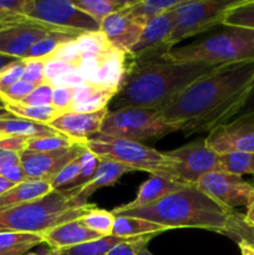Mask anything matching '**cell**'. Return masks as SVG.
Returning a JSON list of instances; mask_svg holds the SVG:
<instances>
[{
    "mask_svg": "<svg viewBox=\"0 0 254 255\" xmlns=\"http://www.w3.org/2000/svg\"><path fill=\"white\" fill-rule=\"evenodd\" d=\"M253 80L254 61L224 64L187 87L161 114L181 124L184 136L209 133L238 115Z\"/></svg>",
    "mask_w": 254,
    "mask_h": 255,
    "instance_id": "obj_1",
    "label": "cell"
},
{
    "mask_svg": "<svg viewBox=\"0 0 254 255\" xmlns=\"http://www.w3.org/2000/svg\"><path fill=\"white\" fill-rule=\"evenodd\" d=\"M222 65L197 61L157 60L127 66L119 90L109 105V111L125 107H143L161 112L174 97Z\"/></svg>",
    "mask_w": 254,
    "mask_h": 255,
    "instance_id": "obj_2",
    "label": "cell"
},
{
    "mask_svg": "<svg viewBox=\"0 0 254 255\" xmlns=\"http://www.w3.org/2000/svg\"><path fill=\"white\" fill-rule=\"evenodd\" d=\"M237 213L207 196L197 186H187L148 206L119 212L114 216L144 219L168 231L194 228L229 237L236 226Z\"/></svg>",
    "mask_w": 254,
    "mask_h": 255,
    "instance_id": "obj_3",
    "label": "cell"
},
{
    "mask_svg": "<svg viewBox=\"0 0 254 255\" xmlns=\"http://www.w3.org/2000/svg\"><path fill=\"white\" fill-rule=\"evenodd\" d=\"M79 191L80 187L57 189L34 201L0 209V233L44 234L80 219L97 206L84 201Z\"/></svg>",
    "mask_w": 254,
    "mask_h": 255,
    "instance_id": "obj_4",
    "label": "cell"
},
{
    "mask_svg": "<svg viewBox=\"0 0 254 255\" xmlns=\"http://www.w3.org/2000/svg\"><path fill=\"white\" fill-rule=\"evenodd\" d=\"M208 37L172 49L166 55L174 61H197L212 65L254 61V30L224 26Z\"/></svg>",
    "mask_w": 254,
    "mask_h": 255,
    "instance_id": "obj_5",
    "label": "cell"
},
{
    "mask_svg": "<svg viewBox=\"0 0 254 255\" xmlns=\"http://www.w3.org/2000/svg\"><path fill=\"white\" fill-rule=\"evenodd\" d=\"M85 147L99 158L119 162L132 171L147 172L181 182L176 176L177 162L167 152H159L141 142L96 133L85 141Z\"/></svg>",
    "mask_w": 254,
    "mask_h": 255,
    "instance_id": "obj_6",
    "label": "cell"
},
{
    "mask_svg": "<svg viewBox=\"0 0 254 255\" xmlns=\"http://www.w3.org/2000/svg\"><path fill=\"white\" fill-rule=\"evenodd\" d=\"M182 129L181 124L168 122L159 111L143 107H125L109 111L99 133L128 141L162 138Z\"/></svg>",
    "mask_w": 254,
    "mask_h": 255,
    "instance_id": "obj_7",
    "label": "cell"
},
{
    "mask_svg": "<svg viewBox=\"0 0 254 255\" xmlns=\"http://www.w3.org/2000/svg\"><path fill=\"white\" fill-rule=\"evenodd\" d=\"M242 0H181L174 11V26L169 37L173 49L177 42L222 25L227 12Z\"/></svg>",
    "mask_w": 254,
    "mask_h": 255,
    "instance_id": "obj_8",
    "label": "cell"
},
{
    "mask_svg": "<svg viewBox=\"0 0 254 255\" xmlns=\"http://www.w3.org/2000/svg\"><path fill=\"white\" fill-rule=\"evenodd\" d=\"M21 14L40 24L79 34L101 30L100 24L75 6L71 0H25Z\"/></svg>",
    "mask_w": 254,
    "mask_h": 255,
    "instance_id": "obj_9",
    "label": "cell"
},
{
    "mask_svg": "<svg viewBox=\"0 0 254 255\" xmlns=\"http://www.w3.org/2000/svg\"><path fill=\"white\" fill-rule=\"evenodd\" d=\"M174 26L173 9L163 12L147 22L141 37L126 54L127 66L148 64L166 57L172 50L169 45L172 30Z\"/></svg>",
    "mask_w": 254,
    "mask_h": 255,
    "instance_id": "obj_10",
    "label": "cell"
},
{
    "mask_svg": "<svg viewBox=\"0 0 254 255\" xmlns=\"http://www.w3.org/2000/svg\"><path fill=\"white\" fill-rule=\"evenodd\" d=\"M167 154L177 162V178L189 186H197L202 177L218 169L219 154L208 146L206 138L189 142Z\"/></svg>",
    "mask_w": 254,
    "mask_h": 255,
    "instance_id": "obj_11",
    "label": "cell"
},
{
    "mask_svg": "<svg viewBox=\"0 0 254 255\" xmlns=\"http://www.w3.org/2000/svg\"><path fill=\"white\" fill-rule=\"evenodd\" d=\"M197 187L223 206L234 209L248 207L254 198V187L241 176L214 171L202 177Z\"/></svg>",
    "mask_w": 254,
    "mask_h": 255,
    "instance_id": "obj_12",
    "label": "cell"
},
{
    "mask_svg": "<svg viewBox=\"0 0 254 255\" xmlns=\"http://www.w3.org/2000/svg\"><path fill=\"white\" fill-rule=\"evenodd\" d=\"M206 141L218 154L228 152L254 153V114L236 117L218 126L209 132Z\"/></svg>",
    "mask_w": 254,
    "mask_h": 255,
    "instance_id": "obj_13",
    "label": "cell"
},
{
    "mask_svg": "<svg viewBox=\"0 0 254 255\" xmlns=\"http://www.w3.org/2000/svg\"><path fill=\"white\" fill-rule=\"evenodd\" d=\"M85 149H86L85 143H81L71 148L50 152L24 151L20 153V163H21L25 179L51 182V179L66 164L77 158Z\"/></svg>",
    "mask_w": 254,
    "mask_h": 255,
    "instance_id": "obj_14",
    "label": "cell"
},
{
    "mask_svg": "<svg viewBox=\"0 0 254 255\" xmlns=\"http://www.w3.org/2000/svg\"><path fill=\"white\" fill-rule=\"evenodd\" d=\"M52 31H69V30L60 29L52 25L40 24L36 21L10 25L0 30V54L16 57V59H24L26 52L37 41H40L42 37Z\"/></svg>",
    "mask_w": 254,
    "mask_h": 255,
    "instance_id": "obj_15",
    "label": "cell"
},
{
    "mask_svg": "<svg viewBox=\"0 0 254 255\" xmlns=\"http://www.w3.org/2000/svg\"><path fill=\"white\" fill-rule=\"evenodd\" d=\"M144 26L143 22L129 16L125 7L109 15L100 25L110 44L126 54L138 41Z\"/></svg>",
    "mask_w": 254,
    "mask_h": 255,
    "instance_id": "obj_16",
    "label": "cell"
},
{
    "mask_svg": "<svg viewBox=\"0 0 254 255\" xmlns=\"http://www.w3.org/2000/svg\"><path fill=\"white\" fill-rule=\"evenodd\" d=\"M107 114L109 109H104L92 114L65 112L50 122L49 126L65 136L85 142L91 136L99 133Z\"/></svg>",
    "mask_w": 254,
    "mask_h": 255,
    "instance_id": "obj_17",
    "label": "cell"
},
{
    "mask_svg": "<svg viewBox=\"0 0 254 255\" xmlns=\"http://www.w3.org/2000/svg\"><path fill=\"white\" fill-rule=\"evenodd\" d=\"M126 52L111 46L100 56L99 66L87 82L116 94L126 74Z\"/></svg>",
    "mask_w": 254,
    "mask_h": 255,
    "instance_id": "obj_18",
    "label": "cell"
},
{
    "mask_svg": "<svg viewBox=\"0 0 254 255\" xmlns=\"http://www.w3.org/2000/svg\"><path fill=\"white\" fill-rule=\"evenodd\" d=\"M187 186H189V184H184L182 183V182L167 178V177L149 174V178L147 179V181H144L143 183L141 184V187H139L136 198L132 202H129V203L116 207V208L112 211V214L148 206V204L154 203V202L159 201V199L164 198V197L168 196V194L173 193V192L182 189L183 187Z\"/></svg>",
    "mask_w": 254,
    "mask_h": 255,
    "instance_id": "obj_19",
    "label": "cell"
},
{
    "mask_svg": "<svg viewBox=\"0 0 254 255\" xmlns=\"http://www.w3.org/2000/svg\"><path fill=\"white\" fill-rule=\"evenodd\" d=\"M44 243L51 249H65L87 242L102 238L96 232L87 228L81 219H75L69 223L60 224L42 234Z\"/></svg>",
    "mask_w": 254,
    "mask_h": 255,
    "instance_id": "obj_20",
    "label": "cell"
},
{
    "mask_svg": "<svg viewBox=\"0 0 254 255\" xmlns=\"http://www.w3.org/2000/svg\"><path fill=\"white\" fill-rule=\"evenodd\" d=\"M128 172H133L129 167L125 166V164L119 163V162L111 161V159L100 158L99 166H97L96 172H95L94 177L91 181L87 182L85 186L80 187L79 196L81 197L84 201L89 202V198L97 191V189L102 188V187H111L119 182L124 174L128 173Z\"/></svg>",
    "mask_w": 254,
    "mask_h": 255,
    "instance_id": "obj_21",
    "label": "cell"
},
{
    "mask_svg": "<svg viewBox=\"0 0 254 255\" xmlns=\"http://www.w3.org/2000/svg\"><path fill=\"white\" fill-rule=\"evenodd\" d=\"M52 189L50 182L37 181V179H26L19 184H15L12 188L0 196V209L9 208L17 204L26 203L40 198L50 193Z\"/></svg>",
    "mask_w": 254,
    "mask_h": 255,
    "instance_id": "obj_22",
    "label": "cell"
},
{
    "mask_svg": "<svg viewBox=\"0 0 254 255\" xmlns=\"http://www.w3.org/2000/svg\"><path fill=\"white\" fill-rule=\"evenodd\" d=\"M168 229L144 219L127 216H115L112 236L121 238H137L148 234H161Z\"/></svg>",
    "mask_w": 254,
    "mask_h": 255,
    "instance_id": "obj_23",
    "label": "cell"
},
{
    "mask_svg": "<svg viewBox=\"0 0 254 255\" xmlns=\"http://www.w3.org/2000/svg\"><path fill=\"white\" fill-rule=\"evenodd\" d=\"M60 133L49 125L36 124L27 120L12 117L7 120H0V137L17 136L25 138H35V137L49 136V134Z\"/></svg>",
    "mask_w": 254,
    "mask_h": 255,
    "instance_id": "obj_24",
    "label": "cell"
},
{
    "mask_svg": "<svg viewBox=\"0 0 254 255\" xmlns=\"http://www.w3.org/2000/svg\"><path fill=\"white\" fill-rule=\"evenodd\" d=\"M181 0H128L125 6L127 14L144 25L163 12L173 9Z\"/></svg>",
    "mask_w": 254,
    "mask_h": 255,
    "instance_id": "obj_25",
    "label": "cell"
},
{
    "mask_svg": "<svg viewBox=\"0 0 254 255\" xmlns=\"http://www.w3.org/2000/svg\"><path fill=\"white\" fill-rule=\"evenodd\" d=\"M44 243L42 234L0 233V255H26L30 249Z\"/></svg>",
    "mask_w": 254,
    "mask_h": 255,
    "instance_id": "obj_26",
    "label": "cell"
},
{
    "mask_svg": "<svg viewBox=\"0 0 254 255\" xmlns=\"http://www.w3.org/2000/svg\"><path fill=\"white\" fill-rule=\"evenodd\" d=\"M80 34L70 31H52L45 37H42L40 41H37L26 55L24 59H46L49 57L60 45L65 44V42L72 41V40L77 39Z\"/></svg>",
    "mask_w": 254,
    "mask_h": 255,
    "instance_id": "obj_27",
    "label": "cell"
},
{
    "mask_svg": "<svg viewBox=\"0 0 254 255\" xmlns=\"http://www.w3.org/2000/svg\"><path fill=\"white\" fill-rule=\"evenodd\" d=\"M217 171L241 176L254 174V153L253 152H228L219 154L218 169Z\"/></svg>",
    "mask_w": 254,
    "mask_h": 255,
    "instance_id": "obj_28",
    "label": "cell"
},
{
    "mask_svg": "<svg viewBox=\"0 0 254 255\" xmlns=\"http://www.w3.org/2000/svg\"><path fill=\"white\" fill-rule=\"evenodd\" d=\"M133 238H121L116 236H106L96 241L79 244L71 248L60 249L61 255H106L111 249L124 242L131 241Z\"/></svg>",
    "mask_w": 254,
    "mask_h": 255,
    "instance_id": "obj_29",
    "label": "cell"
},
{
    "mask_svg": "<svg viewBox=\"0 0 254 255\" xmlns=\"http://www.w3.org/2000/svg\"><path fill=\"white\" fill-rule=\"evenodd\" d=\"M72 2L75 6H77L85 14L92 17L97 24L101 25V22L109 15L126 6L128 0H125V1H120V0H72Z\"/></svg>",
    "mask_w": 254,
    "mask_h": 255,
    "instance_id": "obj_30",
    "label": "cell"
},
{
    "mask_svg": "<svg viewBox=\"0 0 254 255\" xmlns=\"http://www.w3.org/2000/svg\"><path fill=\"white\" fill-rule=\"evenodd\" d=\"M7 111L19 119L27 120V121L36 122V124L49 125L54 121L57 116H60V112L56 111L52 106L36 107L27 106L22 104H5Z\"/></svg>",
    "mask_w": 254,
    "mask_h": 255,
    "instance_id": "obj_31",
    "label": "cell"
},
{
    "mask_svg": "<svg viewBox=\"0 0 254 255\" xmlns=\"http://www.w3.org/2000/svg\"><path fill=\"white\" fill-rule=\"evenodd\" d=\"M81 143H85V142H80L77 141V139L71 138V137L65 136V134L62 133H55V134H49V136L30 138L29 142H27L26 151H34V152L57 151V149L71 148V147L76 146V144H81Z\"/></svg>",
    "mask_w": 254,
    "mask_h": 255,
    "instance_id": "obj_32",
    "label": "cell"
},
{
    "mask_svg": "<svg viewBox=\"0 0 254 255\" xmlns=\"http://www.w3.org/2000/svg\"><path fill=\"white\" fill-rule=\"evenodd\" d=\"M222 26L246 27L254 30V0H242L224 16Z\"/></svg>",
    "mask_w": 254,
    "mask_h": 255,
    "instance_id": "obj_33",
    "label": "cell"
},
{
    "mask_svg": "<svg viewBox=\"0 0 254 255\" xmlns=\"http://www.w3.org/2000/svg\"><path fill=\"white\" fill-rule=\"evenodd\" d=\"M80 219L87 228L96 232L100 236L106 237L112 234V228H114L115 223V216L112 214V212H107L96 207V208L87 212Z\"/></svg>",
    "mask_w": 254,
    "mask_h": 255,
    "instance_id": "obj_34",
    "label": "cell"
},
{
    "mask_svg": "<svg viewBox=\"0 0 254 255\" xmlns=\"http://www.w3.org/2000/svg\"><path fill=\"white\" fill-rule=\"evenodd\" d=\"M76 44L81 51V57L91 56V55H102L112 46L107 40L106 35L101 30L80 35L76 39Z\"/></svg>",
    "mask_w": 254,
    "mask_h": 255,
    "instance_id": "obj_35",
    "label": "cell"
},
{
    "mask_svg": "<svg viewBox=\"0 0 254 255\" xmlns=\"http://www.w3.org/2000/svg\"><path fill=\"white\" fill-rule=\"evenodd\" d=\"M84 153V152H82ZM81 153V154H82ZM81 154L74 161L70 162L69 164L64 167L54 178L50 182L52 191H57V189H69L75 182V179L79 177L80 169H81Z\"/></svg>",
    "mask_w": 254,
    "mask_h": 255,
    "instance_id": "obj_36",
    "label": "cell"
},
{
    "mask_svg": "<svg viewBox=\"0 0 254 255\" xmlns=\"http://www.w3.org/2000/svg\"><path fill=\"white\" fill-rule=\"evenodd\" d=\"M25 0H0V22L21 24L34 21L21 14Z\"/></svg>",
    "mask_w": 254,
    "mask_h": 255,
    "instance_id": "obj_37",
    "label": "cell"
},
{
    "mask_svg": "<svg viewBox=\"0 0 254 255\" xmlns=\"http://www.w3.org/2000/svg\"><path fill=\"white\" fill-rule=\"evenodd\" d=\"M46 60H57V61H61L64 64L79 67L80 61H81V51L77 46L76 39L60 45L49 57L45 59V61Z\"/></svg>",
    "mask_w": 254,
    "mask_h": 255,
    "instance_id": "obj_38",
    "label": "cell"
},
{
    "mask_svg": "<svg viewBox=\"0 0 254 255\" xmlns=\"http://www.w3.org/2000/svg\"><path fill=\"white\" fill-rule=\"evenodd\" d=\"M81 169H80V174L75 182L72 183V186L70 188H75V187H82L87 183V182L91 181V178L94 177L95 172H96L97 166H99L100 158L97 156H95L94 153L89 151V149H85L84 153L81 154ZM69 188V189H70Z\"/></svg>",
    "mask_w": 254,
    "mask_h": 255,
    "instance_id": "obj_39",
    "label": "cell"
},
{
    "mask_svg": "<svg viewBox=\"0 0 254 255\" xmlns=\"http://www.w3.org/2000/svg\"><path fill=\"white\" fill-rule=\"evenodd\" d=\"M25 71V60L19 59L7 65L0 71V95L4 94L10 86L22 79Z\"/></svg>",
    "mask_w": 254,
    "mask_h": 255,
    "instance_id": "obj_40",
    "label": "cell"
},
{
    "mask_svg": "<svg viewBox=\"0 0 254 255\" xmlns=\"http://www.w3.org/2000/svg\"><path fill=\"white\" fill-rule=\"evenodd\" d=\"M156 236H158V234H148V236L137 237L131 241L124 242V243L119 244L114 249H111L106 255H138L139 252L146 248L149 241Z\"/></svg>",
    "mask_w": 254,
    "mask_h": 255,
    "instance_id": "obj_41",
    "label": "cell"
},
{
    "mask_svg": "<svg viewBox=\"0 0 254 255\" xmlns=\"http://www.w3.org/2000/svg\"><path fill=\"white\" fill-rule=\"evenodd\" d=\"M36 87V85L31 84V82L20 80V81L15 82L12 86H10L4 94L0 95V99H2V101H4L5 104H20V102H21L25 97L29 96Z\"/></svg>",
    "mask_w": 254,
    "mask_h": 255,
    "instance_id": "obj_42",
    "label": "cell"
},
{
    "mask_svg": "<svg viewBox=\"0 0 254 255\" xmlns=\"http://www.w3.org/2000/svg\"><path fill=\"white\" fill-rule=\"evenodd\" d=\"M52 90L54 86L47 82L37 86L29 96L25 97L20 104L27 105V106H36V107H45L51 106L52 100Z\"/></svg>",
    "mask_w": 254,
    "mask_h": 255,
    "instance_id": "obj_43",
    "label": "cell"
},
{
    "mask_svg": "<svg viewBox=\"0 0 254 255\" xmlns=\"http://www.w3.org/2000/svg\"><path fill=\"white\" fill-rule=\"evenodd\" d=\"M25 60V71L22 75L24 81L31 82V84L40 86L45 84L44 77V67L45 60L44 59H24Z\"/></svg>",
    "mask_w": 254,
    "mask_h": 255,
    "instance_id": "obj_44",
    "label": "cell"
},
{
    "mask_svg": "<svg viewBox=\"0 0 254 255\" xmlns=\"http://www.w3.org/2000/svg\"><path fill=\"white\" fill-rule=\"evenodd\" d=\"M72 91L74 89L67 86H54L52 90L51 106L60 114L69 112L72 105Z\"/></svg>",
    "mask_w": 254,
    "mask_h": 255,
    "instance_id": "obj_45",
    "label": "cell"
},
{
    "mask_svg": "<svg viewBox=\"0 0 254 255\" xmlns=\"http://www.w3.org/2000/svg\"><path fill=\"white\" fill-rule=\"evenodd\" d=\"M74 70L79 69L75 66H71V65L64 64V62L61 61H57V60H46L44 67L45 82L52 84L57 77L62 76V75L67 74V72L70 71H74Z\"/></svg>",
    "mask_w": 254,
    "mask_h": 255,
    "instance_id": "obj_46",
    "label": "cell"
},
{
    "mask_svg": "<svg viewBox=\"0 0 254 255\" xmlns=\"http://www.w3.org/2000/svg\"><path fill=\"white\" fill-rule=\"evenodd\" d=\"M229 238L233 239L236 243L243 239V241L254 244V226L247 223L246 219H244V214H237L236 226H234V229L231 236H229Z\"/></svg>",
    "mask_w": 254,
    "mask_h": 255,
    "instance_id": "obj_47",
    "label": "cell"
},
{
    "mask_svg": "<svg viewBox=\"0 0 254 255\" xmlns=\"http://www.w3.org/2000/svg\"><path fill=\"white\" fill-rule=\"evenodd\" d=\"M30 138H25V137H17V136H4L0 137V148L5 149V151L14 152V153H22L26 151L27 142Z\"/></svg>",
    "mask_w": 254,
    "mask_h": 255,
    "instance_id": "obj_48",
    "label": "cell"
},
{
    "mask_svg": "<svg viewBox=\"0 0 254 255\" xmlns=\"http://www.w3.org/2000/svg\"><path fill=\"white\" fill-rule=\"evenodd\" d=\"M86 84V80L82 76L81 72L79 70H74V71H70L67 74L62 75V76L57 77L52 84V86H67L71 87V89H76V87L81 86V85Z\"/></svg>",
    "mask_w": 254,
    "mask_h": 255,
    "instance_id": "obj_49",
    "label": "cell"
},
{
    "mask_svg": "<svg viewBox=\"0 0 254 255\" xmlns=\"http://www.w3.org/2000/svg\"><path fill=\"white\" fill-rule=\"evenodd\" d=\"M254 114V80L252 82V86L249 89L248 95H247L246 100H244L243 105H242L241 110H239L238 115L236 117L239 116H246V115H252ZM234 117V119H236Z\"/></svg>",
    "mask_w": 254,
    "mask_h": 255,
    "instance_id": "obj_50",
    "label": "cell"
},
{
    "mask_svg": "<svg viewBox=\"0 0 254 255\" xmlns=\"http://www.w3.org/2000/svg\"><path fill=\"white\" fill-rule=\"evenodd\" d=\"M16 161H20V154L0 148V168H1L2 166H5V164L10 163V162Z\"/></svg>",
    "mask_w": 254,
    "mask_h": 255,
    "instance_id": "obj_51",
    "label": "cell"
},
{
    "mask_svg": "<svg viewBox=\"0 0 254 255\" xmlns=\"http://www.w3.org/2000/svg\"><path fill=\"white\" fill-rule=\"evenodd\" d=\"M238 244L239 249H241V254L242 255H254V244L249 243L247 241H238L237 242Z\"/></svg>",
    "mask_w": 254,
    "mask_h": 255,
    "instance_id": "obj_52",
    "label": "cell"
},
{
    "mask_svg": "<svg viewBox=\"0 0 254 255\" xmlns=\"http://www.w3.org/2000/svg\"><path fill=\"white\" fill-rule=\"evenodd\" d=\"M244 219H246V222L248 224L254 226V198L251 202V204L247 207V213L244 214Z\"/></svg>",
    "mask_w": 254,
    "mask_h": 255,
    "instance_id": "obj_53",
    "label": "cell"
},
{
    "mask_svg": "<svg viewBox=\"0 0 254 255\" xmlns=\"http://www.w3.org/2000/svg\"><path fill=\"white\" fill-rule=\"evenodd\" d=\"M16 57H11V56H7V55H4V54H0V71H1L2 69H5V67L7 66V65L12 64L14 61H16Z\"/></svg>",
    "mask_w": 254,
    "mask_h": 255,
    "instance_id": "obj_54",
    "label": "cell"
},
{
    "mask_svg": "<svg viewBox=\"0 0 254 255\" xmlns=\"http://www.w3.org/2000/svg\"><path fill=\"white\" fill-rule=\"evenodd\" d=\"M14 186V183H11V182H9L7 179L2 178V177L0 176V196H1L2 193H5L6 191H9V189L12 188Z\"/></svg>",
    "mask_w": 254,
    "mask_h": 255,
    "instance_id": "obj_55",
    "label": "cell"
},
{
    "mask_svg": "<svg viewBox=\"0 0 254 255\" xmlns=\"http://www.w3.org/2000/svg\"><path fill=\"white\" fill-rule=\"evenodd\" d=\"M26 255H61L60 249H47V251L41 252V253H27Z\"/></svg>",
    "mask_w": 254,
    "mask_h": 255,
    "instance_id": "obj_56",
    "label": "cell"
},
{
    "mask_svg": "<svg viewBox=\"0 0 254 255\" xmlns=\"http://www.w3.org/2000/svg\"><path fill=\"white\" fill-rule=\"evenodd\" d=\"M138 255H153V254H152L151 252H149L148 249H147V247H146V248H143L141 252H139Z\"/></svg>",
    "mask_w": 254,
    "mask_h": 255,
    "instance_id": "obj_57",
    "label": "cell"
},
{
    "mask_svg": "<svg viewBox=\"0 0 254 255\" xmlns=\"http://www.w3.org/2000/svg\"><path fill=\"white\" fill-rule=\"evenodd\" d=\"M10 25H14V24H5V22H0V30L5 29V27L10 26Z\"/></svg>",
    "mask_w": 254,
    "mask_h": 255,
    "instance_id": "obj_58",
    "label": "cell"
}]
</instances>
